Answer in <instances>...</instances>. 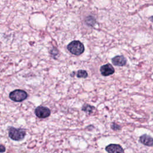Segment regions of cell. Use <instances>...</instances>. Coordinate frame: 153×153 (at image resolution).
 I'll list each match as a JSON object with an SVG mask.
<instances>
[{"mask_svg":"<svg viewBox=\"0 0 153 153\" xmlns=\"http://www.w3.org/2000/svg\"><path fill=\"white\" fill-rule=\"evenodd\" d=\"M67 49L72 54L79 56L84 51V46L82 43L79 41H73L67 46Z\"/></svg>","mask_w":153,"mask_h":153,"instance_id":"obj_1","label":"cell"},{"mask_svg":"<svg viewBox=\"0 0 153 153\" xmlns=\"http://www.w3.org/2000/svg\"><path fill=\"white\" fill-rule=\"evenodd\" d=\"M26 135V131L22 128H16L10 127L8 128V136L12 140L19 141L22 140Z\"/></svg>","mask_w":153,"mask_h":153,"instance_id":"obj_2","label":"cell"},{"mask_svg":"<svg viewBox=\"0 0 153 153\" xmlns=\"http://www.w3.org/2000/svg\"><path fill=\"white\" fill-rule=\"evenodd\" d=\"M27 93L25 91L20 89L14 90L9 94L10 99L16 102L23 101L27 97Z\"/></svg>","mask_w":153,"mask_h":153,"instance_id":"obj_3","label":"cell"},{"mask_svg":"<svg viewBox=\"0 0 153 153\" xmlns=\"http://www.w3.org/2000/svg\"><path fill=\"white\" fill-rule=\"evenodd\" d=\"M35 114L36 116L39 118H45L50 115L51 111L50 109L47 107L39 106L35 109Z\"/></svg>","mask_w":153,"mask_h":153,"instance_id":"obj_4","label":"cell"},{"mask_svg":"<svg viewBox=\"0 0 153 153\" xmlns=\"http://www.w3.org/2000/svg\"><path fill=\"white\" fill-rule=\"evenodd\" d=\"M100 72L103 76H109L113 74L115 72L114 67L109 63L102 65L100 68Z\"/></svg>","mask_w":153,"mask_h":153,"instance_id":"obj_5","label":"cell"},{"mask_svg":"<svg viewBox=\"0 0 153 153\" xmlns=\"http://www.w3.org/2000/svg\"><path fill=\"white\" fill-rule=\"evenodd\" d=\"M105 150L108 153H124V149L118 144H109L106 146Z\"/></svg>","mask_w":153,"mask_h":153,"instance_id":"obj_6","label":"cell"},{"mask_svg":"<svg viewBox=\"0 0 153 153\" xmlns=\"http://www.w3.org/2000/svg\"><path fill=\"white\" fill-rule=\"evenodd\" d=\"M139 142L143 144V145L147 146H153V137L144 134L140 136L139 137Z\"/></svg>","mask_w":153,"mask_h":153,"instance_id":"obj_7","label":"cell"},{"mask_svg":"<svg viewBox=\"0 0 153 153\" xmlns=\"http://www.w3.org/2000/svg\"><path fill=\"white\" fill-rule=\"evenodd\" d=\"M112 63L118 66H123L127 63L126 59L123 56H117L112 59Z\"/></svg>","mask_w":153,"mask_h":153,"instance_id":"obj_8","label":"cell"},{"mask_svg":"<svg viewBox=\"0 0 153 153\" xmlns=\"http://www.w3.org/2000/svg\"><path fill=\"white\" fill-rule=\"evenodd\" d=\"M94 109V107L93 106H91L87 103H85L82 108V110L83 111L88 114H91Z\"/></svg>","mask_w":153,"mask_h":153,"instance_id":"obj_9","label":"cell"},{"mask_svg":"<svg viewBox=\"0 0 153 153\" xmlns=\"http://www.w3.org/2000/svg\"><path fill=\"white\" fill-rule=\"evenodd\" d=\"M76 75L78 78H85L88 76L87 71L85 70H82V69L78 71Z\"/></svg>","mask_w":153,"mask_h":153,"instance_id":"obj_10","label":"cell"},{"mask_svg":"<svg viewBox=\"0 0 153 153\" xmlns=\"http://www.w3.org/2000/svg\"><path fill=\"white\" fill-rule=\"evenodd\" d=\"M111 128L115 131H117V130H120L121 129V127L118 124H117L115 123H113L111 124Z\"/></svg>","mask_w":153,"mask_h":153,"instance_id":"obj_11","label":"cell"},{"mask_svg":"<svg viewBox=\"0 0 153 153\" xmlns=\"http://www.w3.org/2000/svg\"><path fill=\"white\" fill-rule=\"evenodd\" d=\"M0 151L1 152H4L5 151V148L2 145H1L0 146Z\"/></svg>","mask_w":153,"mask_h":153,"instance_id":"obj_12","label":"cell"},{"mask_svg":"<svg viewBox=\"0 0 153 153\" xmlns=\"http://www.w3.org/2000/svg\"><path fill=\"white\" fill-rule=\"evenodd\" d=\"M149 19H150V20H151L152 22H153V16H151V17H149Z\"/></svg>","mask_w":153,"mask_h":153,"instance_id":"obj_13","label":"cell"}]
</instances>
